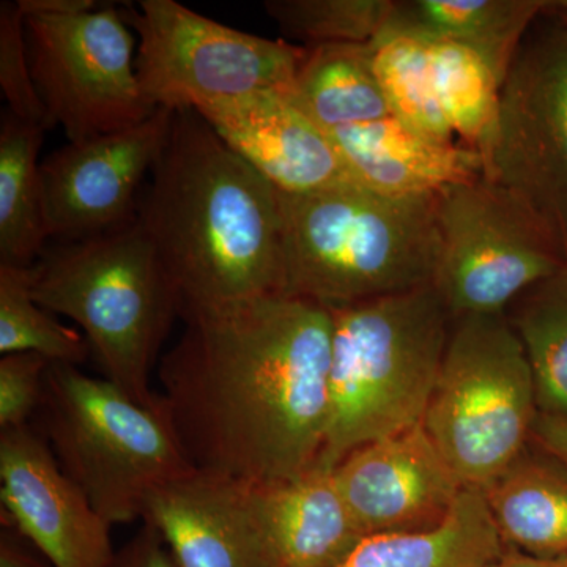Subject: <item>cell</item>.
Here are the masks:
<instances>
[{
    "label": "cell",
    "instance_id": "1",
    "mask_svg": "<svg viewBox=\"0 0 567 567\" xmlns=\"http://www.w3.org/2000/svg\"><path fill=\"white\" fill-rule=\"evenodd\" d=\"M181 319L158 395L189 465L254 484L315 468L330 415V309L270 293Z\"/></svg>",
    "mask_w": 567,
    "mask_h": 567
},
{
    "label": "cell",
    "instance_id": "2",
    "mask_svg": "<svg viewBox=\"0 0 567 567\" xmlns=\"http://www.w3.org/2000/svg\"><path fill=\"white\" fill-rule=\"evenodd\" d=\"M137 223L185 309L282 293V197L194 110L174 111Z\"/></svg>",
    "mask_w": 567,
    "mask_h": 567
},
{
    "label": "cell",
    "instance_id": "3",
    "mask_svg": "<svg viewBox=\"0 0 567 567\" xmlns=\"http://www.w3.org/2000/svg\"><path fill=\"white\" fill-rule=\"evenodd\" d=\"M281 197L282 293L334 308L434 282L436 196L390 197L349 183Z\"/></svg>",
    "mask_w": 567,
    "mask_h": 567
},
{
    "label": "cell",
    "instance_id": "4",
    "mask_svg": "<svg viewBox=\"0 0 567 567\" xmlns=\"http://www.w3.org/2000/svg\"><path fill=\"white\" fill-rule=\"evenodd\" d=\"M330 309V415L319 466L423 424L453 316L434 286ZM316 465V466H317Z\"/></svg>",
    "mask_w": 567,
    "mask_h": 567
},
{
    "label": "cell",
    "instance_id": "5",
    "mask_svg": "<svg viewBox=\"0 0 567 567\" xmlns=\"http://www.w3.org/2000/svg\"><path fill=\"white\" fill-rule=\"evenodd\" d=\"M29 274L37 303L84 331L104 379L140 404L159 409L151 377L181 317V297L137 219L47 248Z\"/></svg>",
    "mask_w": 567,
    "mask_h": 567
},
{
    "label": "cell",
    "instance_id": "6",
    "mask_svg": "<svg viewBox=\"0 0 567 567\" xmlns=\"http://www.w3.org/2000/svg\"><path fill=\"white\" fill-rule=\"evenodd\" d=\"M39 429L66 476L111 525L142 518L153 488L192 472L169 421L107 379L51 363Z\"/></svg>",
    "mask_w": 567,
    "mask_h": 567
},
{
    "label": "cell",
    "instance_id": "7",
    "mask_svg": "<svg viewBox=\"0 0 567 567\" xmlns=\"http://www.w3.org/2000/svg\"><path fill=\"white\" fill-rule=\"evenodd\" d=\"M535 377L506 316L453 319L423 427L465 487L488 486L532 442Z\"/></svg>",
    "mask_w": 567,
    "mask_h": 567
},
{
    "label": "cell",
    "instance_id": "8",
    "mask_svg": "<svg viewBox=\"0 0 567 567\" xmlns=\"http://www.w3.org/2000/svg\"><path fill=\"white\" fill-rule=\"evenodd\" d=\"M136 31L137 80L155 110L203 111L262 92H290L306 48L227 28L175 0L123 9Z\"/></svg>",
    "mask_w": 567,
    "mask_h": 567
},
{
    "label": "cell",
    "instance_id": "9",
    "mask_svg": "<svg viewBox=\"0 0 567 567\" xmlns=\"http://www.w3.org/2000/svg\"><path fill=\"white\" fill-rule=\"evenodd\" d=\"M483 177L514 194L567 260V29L544 14L507 71Z\"/></svg>",
    "mask_w": 567,
    "mask_h": 567
},
{
    "label": "cell",
    "instance_id": "10",
    "mask_svg": "<svg viewBox=\"0 0 567 567\" xmlns=\"http://www.w3.org/2000/svg\"><path fill=\"white\" fill-rule=\"evenodd\" d=\"M440 257L432 286L453 319L502 316L567 262L514 194L480 177L436 194Z\"/></svg>",
    "mask_w": 567,
    "mask_h": 567
},
{
    "label": "cell",
    "instance_id": "11",
    "mask_svg": "<svg viewBox=\"0 0 567 567\" xmlns=\"http://www.w3.org/2000/svg\"><path fill=\"white\" fill-rule=\"evenodd\" d=\"M32 76L50 130L69 142L122 132L155 107L137 80L136 41L123 7L73 17H24Z\"/></svg>",
    "mask_w": 567,
    "mask_h": 567
},
{
    "label": "cell",
    "instance_id": "12",
    "mask_svg": "<svg viewBox=\"0 0 567 567\" xmlns=\"http://www.w3.org/2000/svg\"><path fill=\"white\" fill-rule=\"evenodd\" d=\"M174 111L122 132L69 142L41 162L44 219L54 240H85L137 218L145 178L162 155Z\"/></svg>",
    "mask_w": 567,
    "mask_h": 567
},
{
    "label": "cell",
    "instance_id": "13",
    "mask_svg": "<svg viewBox=\"0 0 567 567\" xmlns=\"http://www.w3.org/2000/svg\"><path fill=\"white\" fill-rule=\"evenodd\" d=\"M0 498L2 527L21 533L54 567H110L111 525L32 424L0 431Z\"/></svg>",
    "mask_w": 567,
    "mask_h": 567
},
{
    "label": "cell",
    "instance_id": "14",
    "mask_svg": "<svg viewBox=\"0 0 567 567\" xmlns=\"http://www.w3.org/2000/svg\"><path fill=\"white\" fill-rule=\"evenodd\" d=\"M333 477L363 536L439 527L465 488L423 424L357 447Z\"/></svg>",
    "mask_w": 567,
    "mask_h": 567
},
{
    "label": "cell",
    "instance_id": "15",
    "mask_svg": "<svg viewBox=\"0 0 567 567\" xmlns=\"http://www.w3.org/2000/svg\"><path fill=\"white\" fill-rule=\"evenodd\" d=\"M142 520L178 567H267L254 483L192 470L153 488Z\"/></svg>",
    "mask_w": 567,
    "mask_h": 567
},
{
    "label": "cell",
    "instance_id": "16",
    "mask_svg": "<svg viewBox=\"0 0 567 567\" xmlns=\"http://www.w3.org/2000/svg\"><path fill=\"white\" fill-rule=\"evenodd\" d=\"M196 112L282 196L353 183L331 134L298 110L289 92L256 93Z\"/></svg>",
    "mask_w": 567,
    "mask_h": 567
},
{
    "label": "cell",
    "instance_id": "17",
    "mask_svg": "<svg viewBox=\"0 0 567 567\" xmlns=\"http://www.w3.org/2000/svg\"><path fill=\"white\" fill-rule=\"evenodd\" d=\"M330 134L353 183L383 196H436L483 177L480 153L412 132L391 115Z\"/></svg>",
    "mask_w": 567,
    "mask_h": 567
},
{
    "label": "cell",
    "instance_id": "18",
    "mask_svg": "<svg viewBox=\"0 0 567 567\" xmlns=\"http://www.w3.org/2000/svg\"><path fill=\"white\" fill-rule=\"evenodd\" d=\"M256 503L267 567H334L364 537L333 468L317 465L295 480L256 484Z\"/></svg>",
    "mask_w": 567,
    "mask_h": 567
},
{
    "label": "cell",
    "instance_id": "19",
    "mask_svg": "<svg viewBox=\"0 0 567 567\" xmlns=\"http://www.w3.org/2000/svg\"><path fill=\"white\" fill-rule=\"evenodd\" d=\"M507 548L537 558L567 557V465L535 442L483 488Z\"/></svg>",
    "mask_w": 567,
    "mask_h": 567
},
{
    "label": "cell",
    "instance_id": "20",
    "mask_svg": "<svg viewBox=\"0 0 567 567\" xmlns=\"http://www.w3.org/2000/svg\"><path fill=\"white\" fill-rule=\"evenodd\" d=\"M551 0H405L385 31L424 41H453L476 51L505 82L522 43Z\"/></svg>",
    "mask_w": 567,
    "mask_h": 567
},
{
    "label": "cell",
    "instance_id": "21",
    "mask_svg": "<svg viewBox=\"0 0 567 567\" xmlns=\"http://www.w3.org/2000/svg\"><path fill=\"white\" fill-rule=\"evenodd\" d=\"M506 550L483 491L465 487L439 527L364 536L334 567H488Z\"/></svg>",
    "mask_w": 567,
    "mask_h": 567
},
{
    "label": "cell",
    "instance_id": "22",
    "mask_svg": "<svg viewBox=\"0 0 567 567\" xmlns=\"http://www.w3.org/2000/svg\"><path fill=\"white\" fill-rule=\"evenodd\" d=\"M289 99L324 132L390 117L369 44L305 47Z\"/></svg>",
    "mask_w": 567,
    "mask_h": 567
},
{
    "label": "cell",
    "instance_id": "23",
    "mask_svg": "<svg viewBox=\"0 0 567 567\" xmlns=\"http://www.w3.org/2000/svg\"><path fill=\"white\" fill-rule=\"evenodd\" d=\"M47 132L10 111L0 118V265L31 268L47 249L39 153Z\"/></svg>",
    "mask_w": 567,
    "mask_h": 567
},
{
    "label": "cell",
    "instance_id": "24",
    "mask_svg": "<svg viewBox=\"0 0 567 567\" xmlns=\"http://www.w3.org/2000/svg\"><path fill=\"white\" fill-rule=\"evenodd\" d=\"M505 316L532 365L539 412L567 416V262L528 287Z\"/></svg>",
    "mask_w": 567,
    "mask_h": 567
},
{
    "label": "cell",
    "instance_id": "25",
    "mask_svg": "<svg viewBox=\"0 0 567 567\" xmlns=\"http://www.w3.org/2000/svg\"><path fill=\"white\" fill-rule=\"evenodd\" d=\"M440 106L462 145L483 155L498 117L502 81L476 51L453 41H427Z\"/></svg>",
    "mask_w": 567,
    "mask_h": 567
},
{
    "label": "cell",
    "instance_id": "26",
    "mask_svg": "<svg viewBox=\"0 0 567 567\" xmlns=\"http://www.w3.org/2000/svg\"><path fill=\"white\" fill-rule=\"evenodd\" d=\"M369 47L391 117L423 136L454 142L436 95L427 41L383 31Z\"/></svg>",
    "mask_w": 567,
    "mask_h": 567
},
{
    "label": "cell",
    "instance_id": "27",
    "mask_svg": "<svg viewBox=\"0 0 567 567\" xmlns=\"http://www.w3.org/2000/svg\"><path fill=\"white\" fill-rule=\"evenodd\" d=\"M0 352L37 353L50 363L84 364L92 350L76 328L37 303L29 268L0 265Z\"/></svg>",
    "mask_w": 567,
    "mask_h": 567
},
{
    "label": "cell",
    "instance_id": "28",
    "mask_svg": "<svg viewBox=\"0 0 567 567\" xmlns=\"http://www.w3.org/2000/svg\"><path fill=\"white\" fill-rule=\"evenodd\" d=\"M395 0H268L265 10L284 35L319 44H369L393 14Z\"/></svg>",
    "mask_w": 567,
    "mask_h": 567
},
{
    "label": "cell",
    "instance_id": "29",
    "mask_svg": "<svg viewBox=\"0 0 567 567\" xmlns=\"http://www.w3.org/2000/svg\"><path fill=\"white\" fill-rule=\"evenodd\" d=\"M0 89L7 111L50 132L47 111L33 82L25 18L18 2L0 3Z\"/></svg>",
    "mask_w": 567,
    "mask_h": 567
},
{
    "label": "cell",
    "instance_id": "30",
    "mask_svg": "<svg viewBox=\"0 0 567 567\" xmlns=\"http://www.w3.org/2000/svg\"><path fill=\"white\" fill-rule=\"evenodd\" d=\"M50 361L37 353L0 358V431L31 425L44 395Z\"/></svg>",
    "mask_w": 567,
    "mask_h": 567
},
{
    "label": "cell",
    "instance_id": "31",
    "mask_svg": "<svg viewBox=\"0 0 567 567\" xmlns=\"http://www.w3.org/2000/svg\"><path fill=\"white\" fill-rule=\"evenodd\" d=\"M110 567H178L163 537L148 524L115 551Z\"/></svg>",
    "mask_w": 567,
    "mask_h": 567
},
{
    "label": "cell",
    "instance_id": "32",
    "mask_svg": "<svg viewBox=\"0 0 567 567\" xmlns=\"http://www.w3.org/2000/svg\"><path fill=\"white\" fill-rule=\"evenodd\" d=\"M0 567H54V565L17 529L2 527Z\"/></svg>",
    "mask_w": 567,
    "mask_h": 567
},
{
    "label": "cell",
    "instance_id": "33",
    "mask_svg": "<svg viewBox=\"0 0 567 567\" xmlns=\"http://www.w3.org/2000/svg\"><path fill=\"white\" fill-rule=\"evenodd\" d=\"M532 442L567 465V416L539 412L533 425Z\"/></svg>",
    "mask_w": 567,
    "mask_h": 567
},
{
    "label": "cell",
    "instance_id": "34",
    "mask_svg": "<svg viewBox=\"0 0 567 567\" xmlns=\"http://www.w3.org/2000/svg\"><path fill=\"white\" fill-rule=\"evenodd\" d=\"M24 17H73V14L91 13L106 3L96 0H18Z\"/></svg>",
    "mask_w": 567,
    "mask_h": 567
},
{
    "label": "cell",
    "instance_id": "35",
    "mask_svg": "<svg viewBox=\"0 0 567 567\" xmlns=\"http://www.w3.org/2000/svg\"><path fill=\"white\" fill-rule=\"evenodd\" d=\"M488 567H567V557L537 558L522 551L507 548L502 558L496 559Z\"/></svg>",
    "mask_w": 567,
    "mask_h": 567
},
{
    "label": "cell",
    "instance_id": "36",
    "mask_svg": "<svg viewBox=\"0 0 567 567\" xmlns=\"http://www.w3.org/2000/svg\"><path fill=\"white\" fill-rule=\"evenodd\" d=\"M546 14L567 29V0H551Z\"/></svg>",
    "mask_w": 567,
    "mask_h": 567
}]
</instances>
